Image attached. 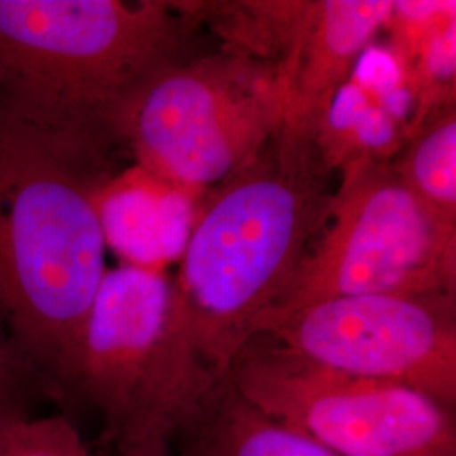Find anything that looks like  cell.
Here are the masks:
<instances>
[{"label":"cell","mask_w":456,"mask_h":456,"mask_svg":"<svg viewBox=\"0 0 456 456\" xmlns=\"http://www.w3.org/2000/svg\"><path fill=\"white\" fill-rule=\"evenodd\" d=\"M112 142L0 107V313L41 389L61 397L105 267L94 198Z\"/></svg>","instance_id":"cell-1"},{"label":"cell","mask_w":456,"mask_h":456,"mask_svg":"<svg viewBox=\"0 0 456 456\" xmlns=\"http://www.w3.org/2000/svg\"><path fill=\"white\" fill-rule=\"evenodd\" d=\"M330 173L313 141L281 129L196 213L171 279L173 313L224 379L325 225Z\"/></svg>","instance_id":"cell-2"},{"label":"cell","mask_w":456,"mask_h":456,"mask_svg":"<svg viewBox=\"0 0 456 456\" xmlns=\"http://www.w3.org/2000/svg\"><path fill=\"white\" fill-rule=\"evenodd\" d=\"M200 24L188 2L0 0V107L122 149L126 110L164 69L196 56Z\"/></svg>","instance_id":"cell-3"},{"label":"cell","mask_w":456,"mask_h":456,"mask_svg":"<svg viewBox=\"0 0 456 456\" xmlns=\"http://www.w3.org/2000/svg\"><path fill=\"white\" fill-rule=\"evenodd\" d=\"M218 384L175 320L171 277L107 269L61 397L97 409L118 456H173Z\"/></svg>","instance_id":"cell-4"},{"label":"cell","mask_w":456,"mask_h":456,"mask_svg":"<svg viewBox=\"0 0 456 456\" xmlns=\"http://www.w3.org/2000/svg\"><path fill=\"white\" fill-rule=\"evenodd\" d=\"M288 94L277 66L224 46L147 83L118 124V141L134 164L196 198L279 134Z\"/></svg>","instance_id":"cell-5"},{"label":"cell","mask_w":456,"mask_h":456,"mask_svg":"<svg viewBox=\"0 0 456 456\" xmlns=\"http://www.w3.org/2000/svg\"><path fill=\"white\" fill-rule=\"evenodd\" d=\"M340 173L325 225L262 318L335 297L456 294L455 225L409 191L392 161H360Z\"/></svg>","instance_id":"cell-6"},{"label":"cell","mask_w":456,"mask_h":456,"mask_svg":"<svg viewBox=\"0 0 456 456\" xmlns=\"http://www.w3.org/2000/svg\"><path fill=\"white\" fill-rule=\"evenodd\" d=\"M228 380L265 416L338 456H456V412L423 392L346 374L254 335Z\"/></svg>","instance_id":"cell-7"},{"label":"cell","mask_w":456,"mask_h":456,"mask_svg":"<svg viewBox=\"0 0 456 456\" xmlns=\"http://www.w3.org/2000/svg\"><path fill=\"white\" fill-rule=\"evenodd\" d=\"M254 335L330 369L423 392L456 412V294L326 299L265 316Z\"/></svg>","instance_id":"cell-8"},{"label":"cell","mask_w":456,"mask_h":456,"mask_svg":"<svg viewBox=\"0 0 456 456\" xmlns=\"http://www.w3.org/2000/svg\"><path fill=\"white\" fill-rule=\"evenodd\" d=\"M412 100L391 51L365 49L314 135L326 171L360 161L391 163L406 144Z\"/></svg>","instance_id":"cell-9"},{"label":"cell","mask_w":456,"mask_h":456,"mask_svg":"<svg viewBox=\"0 0 456 456\" xmlns=\"http://www.w3.org/2000/svg\"><path fill=\"white\" fill-rule=\"evenodd\" d=\"M392 0H311L296 49L282 129L314 141L326 110L360 54L384 29Z\"/></svg>","instance_id":"cell-10"},{"label":"cell","mask_w":456,"mask_h":456,"mask_svg":"<svg viewBox=\"0 0 456 456\" xmlns=\"http://www.w3.org/2000/svg\"><path fill=\"white\" fill-rule=\"evenodd\" d=\"M195 200L137 164L118 167L94 198L105 248L120 265L164 273L188 242Z\"/></svg>","instance_id":"cell-11"},{"label":"cell","mask_w":456,"mask_h":456,"mask_svg":"<svg viewBox=\"0 0 456 456\" xmlns=\"http://www.w3.org/2000/svg\"><path fill=\"white\" fill-rule=\"evenodd\" d=\"M384 29L412 100L411 135L429 115L456 103V2L392 0Z\"/></svg>","instance_id":"cell-12"},{"label":"cell","mask_w":456,"mask_h":456,"mask_svg":"<svg viewBox=\"0 0 456 456\" xmlns=\"http://www.w3.org/2000/svg\"><path fill=\"white\" fill-rule=\"evenodd\" d=\"M175 456H338L254 408L227 375Z\"/></svg>","instance_id":"cell-13"},{"label":"cell","mask_w":456,"mask_h":456,"mask_svg":"<svg viewBox=\"0 0 456 456\" xmlns=\"http://www.w3.org/2000/svg\"><path fill=\"white\" fill-rule=\"evenodd\" d=\"M392 164L429 212L456 227V103L429 115Z\"/></svg>","instance_id":"cell-14"},{"label":"cell","mask_w":456,"mask_h":456,"mask_svg":"<svg viewBox=\"0 0 456 456\" xmlns=\"http://www.w3.org/2000/svg\"><path fill=\"white\" fill-rule=\"evenodd\" d=\"M0 456H98L65 416H14L0 421Z\"/></svg>","instance_id":"cell-15"},{"label":"cell","mask_w":456,"mask_h":456,"mask_svg":"<svg viewBox=\"0 0 456 456\" xmlns=\"http://www.w3.org/2000/svg\"><path fill=\"white\" fill-rule=\"evenodd\" d=\"M33 386L39 387L17 354L0 313V421L28 414V392Z\"/></svg>","instance_id":"cell-16"},{"label":"cell","mask_w":456,"mask_h":456,"mask_svg":"<svg viewBox=\"0 0 456 456\" xmlns=\"http://www.w3.org/2000/svg\"><path fill=\"white\" fill-rule=\"evenodd\" d=\"M173 456H175V455H173Z\"/></svg>","instance_id":"cell-17"}]
</instances>
